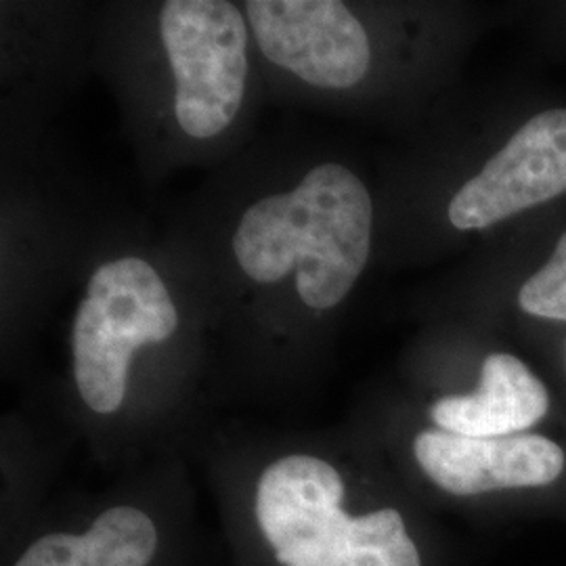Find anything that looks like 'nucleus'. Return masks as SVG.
<instances>
[{"label": "nucleus", "mask_w": 566, "mask_h": 566, "mask_svg": "<svg viewBox=\"0 0 566 566\" xmlns=\"http://www.w3.org/2000/svg\"><path fill=\"white\" fill-rule=\"evenodd\" d=\"M177 327L179 311L151 264L137 256L103 263L86 283L72 327L74 380L86 407L118 411L135 350L168 340Z\"/></svg>", "instance_id": "obj_4"}, {"label": "nucleus", "mask_w": 566, "mask_h": 566, "mask_svg": "<svg viewBox=\"0 0 566 566\" xmlns=\"http://www.w3.org/2000/svg\"><path fill=\"white\" fill-rule=\"evenodd\" d=\"M535 344H539L544 350L549 365V378L566 399V332L539 338Z\"/></svg>", "instance_id": "obj_11"}, {"label": "nucleus", "mask_w": 566, "mask_h": 566, "mask_svg": "<svg viewBox=\"0 0 566 566\" xmlns=\"http://www.w3.org/2000/svg\"><path fill=\"white\" fill-rule=\"evenodd\" d=\"M426 426L462 437H507L566 426L560 390L514 346L483 350L468 382L428 401Z\"/></svg>", "instance_id": "obj_8"}, {"label": "nucleus", "mask_w": 566, "mask_h": 566, "mask_svg": "<svg viewBox=\"0 0 566 566\" xmlns=\"http://www.w3.org/2000/svg\"><path fill=\"white\" fill-rule=\"evenodd\" d=\"M507 304L512 319L535 327L526 334L533 343L566 332V219L512 271Z\"/></svg>", "instance_id": "obj_10"}, {"label": "nucleus", "mask_w": 566, "mask_h": 566, "mask_svg": "<svg viewBox=\"0 0 566 566\" xmlns=\"http://www.w3.org/2000/svg\"><path fill=\"white\" fill-rule=\"evenodd\" d=\"M160 34L175 76V118L193 139L219 137L235 120L245 93L242 11L224 0H168Z\"/></svg>", "instance_id": "obj_6"}, {"label": "nucleus", "mask_w": 566, "mask_h": 566, "mask_svg": "<svg viewBox=\"0 0 566 566\" xmlns=\"http://www.w3.org/2000/svg\"><path fill=\"white\" fill-rule=\"evenodd\" d=\"M407 451L437 495L493 516L566 523V426L507 437H462L418 428Z\"/></svg>", "instance_id": "obj_3"}, {"label": "nucleus", "mask_w": 566, "mask_h": 566, "mask_svg": "<svg viewBox=\"0 0 566 566\" xmlns=\"http://www.w3.org/2000/svg\"><path fill=\"white\" fill-rule=\"evenodd\" d=\"M336 465L285 455L264 468L254 512L280 566H428L413 518L395 502L350 514Z\"/></svg>", "instance_id": "obj_2"}, {"label": "nucleus", "mask_w": 566, "mask_h": 566, "mask_svg": "<svg viewBox=\"0 0 566 566\" xmlns=\"http://www.w3.org/2000/svg\"><path fill=\"white\" fill-rule=\"evenodd\" d=\"M566 200V103L512 118L506 135L447 202V223L485 233Z\"/></svg>", "instance_id": "obj_5"}, {"label": "nucleus", "mask_w": 566, "mask_h": 566, "mask_svg": "<svg viewBox=\"0 0 566 566\" xmlns=\"http://www.w3.org/2000/svg\"><path fill=\"white\" fill-rule=\"evenodd\" d=\"M374 238V200L344 164H317L294 189L252 203L233 235V254L256 283L296 273L308 308L343 303L364 275Z\"/></svg>", "instance_id": "obj_1"}, {"label": "nucleus", "mask_w": 566, "mask_h": 566, "mask_svg": "<svg viewBox=\"0 0 566 566\" xmlns=\"http://www.w3.org/2000/svg\"><path fill=\"white\" fill-rule=\"evenodd\" d=\"M264 57L317 88H353L371 67L364 23L338 0H250L243 4Z\"/></svg>", "instance_id": "obj_7"}, {"label": "nucleus", "mask_w": 566, "mask_h": 566, "mask_svg": "<svg viewBox=\"0 0 566 566\" xmlns=\"http://www.w3.org/2000/svg\"><path fill=\"white\" fill-rule=\"evenodd\" d=\"M158 526L139 507L105 510L86 533H49L13 566H147L158 552Z\"/></svg>", "instance_id": "obj_9"}]
</instances>
